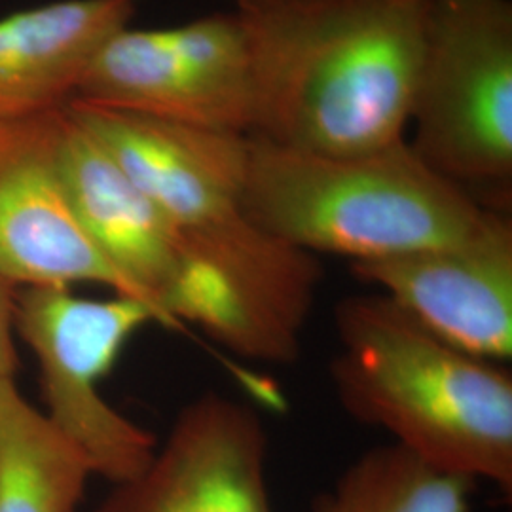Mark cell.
Instances as JSON below:
<instances>
[{
	"label": "cell",
	"instance_id": "obj_1",
	"mask_svg": "<svg viewBox=\"0 0 512 512\" xmlns=\"http://www.w3.org/2000/svg\"><path fill=\"white\" fill-rule=\"evenodd\" d=\"M69 112L179 230L217 338L270 351L302 334L323 268L249 219V135L78 101Z\"/></svg>",
	"mask_w": 512,
	"mask_h": 512
},
{
	"label": "cell",
	"instance_id": "obj_2",
	"mask_svg": "<svg viewBox=\"0 0 512 512\" xmlns=\"http://www.w3.org/2000/svg\"><path fill=\"white\" fill-rule=\"evenodd\" d=\"M429 0H340L238 10L245 21L253 137L323 156L404 141Z\"/></svg>",
	"mask_w": 512,
	"mask_h": 512
},
{
	"label": "cell",
	"instance_id": "obj_3",
	"mask_svg": "<svg viewBox=\"0 0 512 512\" xmlns=\"http://www.w3.org/2000/svg\"><path fill=\"white\" fill-rule=\"evenodd\" d=\"M330 374L349 416L431 467L512 492V376L454 348L382 293L334 308Z\"/></svg>",
	"mask_w": 512,
	"mask_h": 512
},
{
	"label": "cell",
	"instance_id": "obj_4",
	"mask_svg": "<svg viewBox=\"0 0 512 512\" xmlns=\"http://www.w3.org/2000/svg\"><path fill=\"white\" fill-rule=\"evenodd\" d=\"M243 205L274 238L349 262L456 243L494 211L435 173L406 139L359 156H323L253 135Z\"/></svg>",
	"mask_w": 512,
	"mask_h": 512
},
{
	"label": "cell",
	"instance_id": "obj_5",
	"mask_svg": "<svg viewBox=\"0 0 512 512\" xmlns=\"http://www.w3.org/2000/svg\"><path fill=\"white\" fill-rule=\"evenodd\" d=\"M410 124L408 143L425 164L476 202L478 194L497 198L505 211L512 188L511 0H429Z\"/></svg>",
	"mask_w": 512,
	"mask_h": 512
},
{
	"label": "cell",
	"instance_id": "obj_6",
	"mask_svg": "<svg viewBox=\"0 0 512 512\" xmlns=\"http://www.w3.org/2000/svg\"><path fill=\"white\" fill-rule=\"evenodd\" d=\"M73 287H18L14 330L37 357L46 418L92 465L120 484L139 475L158 442L112 408L99 389L135 332L164 325L141 298H86Z\"/></svg>",
	"mask_w": 512,
	"mask_h": 512
},
{
	"label": "cell",
	"instance_id": "obj_7",
	"mask_svg": "<svg viewBox=\"0 0 512 512\" xmlns=\"http://www.w3.org/2000/svg\"><path fill=\"white\" fill-rule=\"evenodd\" d=\"M74 101L251 135L255 93L243 16L124 27L93 59Z\"/></svg>",
	"mask_w": 512,
	"mask_h": 512
},
{
	"label": "cell",
	"instance_id": "obj_8",
	"mask_svg": "<svg viewBox=\"0 0 512 512\" xmlns=\"http://www.w3.org/2000/svg\"><path fill=\"white\" fill-rule=\"evenodd\" d=\"M266 465L258 412L203 393L177 414L147 467L112 484L95 512H272Z\"/></svg>",
	"mask_w": 512,
	"mask_h": 512
},
{
	"label": "cell",
	"instance_id": "obj_9",
	"mask_svg": "<svg viewBox=\"0 0 512 512\" xmlns=\"http://www.w3.org/2000/svg\"><path fill=\"white\" fill-rule=\"evenodd\" d=\"M351 274L444 342L480 359L512 355V224L501 211L469 238L406 255L349 262Z\"/></svg>",
	"mask_w": 512,
	"mask_h": 512
},
{
	"label": "cell",
	"instance_id": "obj_10",
	"mask_svg": "<svg viewBox=\"0 0 512 512\" xmlns=\"http://www.w3.org/2000/svg\"><path fill=\"white\" fill-rule=\"evenodd\" d=\"M63 110L0 120V274L16 287L92 283L139 298L69 205L57 162Z\"/></svg>",
	"mask_w": 512,
	"mask_h": 512
},
{
	"label": "cell",
	"instance_id": "obj_11",
	"mask_svg": "<svg viewBox=\"0 0 512 512\" xmlns=\"http://www.w3.org/2000/svg\"><path fill=\"white\" fill-rule=\"evenodd\" d=\"M57 162L74 217L95 249L165 327H181L175 308L190 262L179 230L69 109L61 116Z\"/></svg>",
	"mask_w": 512,
	"mask_h": 512
},
{
	"label": "cell",
	"instance_id": "obj_12",
	"mask_svg": "<svg viewBox=\"0 0 512 512\" xmlns=\"http://www.w3.org/2000/svg\"><path fill=\"white\" fill-rule=\"evenodd\" d=\"M139 0H55L0 19V120L67 109Z\"/></svg>",
	"mask_w": 512,
	"mask_h": 512
},
{
	"label": "cell",
	"instance_id": "obj_13",
	"mask_svg": "<svg viewBox=\"0 0 512 512\" xmlns=\"http://www.w3.org/2000/svg\"><path fill=\"white\" fill-rule=\"evenodd\" d=\"M92 465L19 391L0 380V512H76Z\"/></svg>",
	"mask_w": 512,
	"mask_h": 512
},
{
	"label": "cell",
	"instance_id": "obj_14",
	"mask_svg": "<svg viewBox=\"0 0 512 512\" xmlns=\"http://www.w3.org/2000/svg\"><path fill=\"white\" fill-rule=\"evenodd\" d=\"M475 484L391 442L355 459L313 512H469Z\"/></svg>",
	"mask_w": 512,
	"mask_h": 512
},
{
	"label": "cell",
	"instance_id": "obj_15",
	"mask_svg": "<svg viewBox=\"0 0 512 512\" xmlns=\"http://www.w3.org/2000/svg\"><path fill=\"white\" fill-rule=\"evenodd\" d=\"M18 287L0 274V380L16 378L19 361L14 330V308H16Z\"/></svg>",
	"mask_w": 512,
	"mask_h": 512
},
{
	"label": "cell",
	"instance_id": "obj_16",
	"mask_svg": "<svg viewBox=\"0 0 512 512\" xmlns=\"http://www.w3.org/2000/svg\"><path fill=\"white\" fill-rule=\"evenodd\" d=\"M323 2H340V0H236L238 10H245V12L285 8V6H304V4H323Z\"/></svg>",
	"mask_w": 512,
	"mask_h": 512
}]
</instances>
